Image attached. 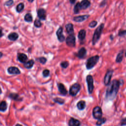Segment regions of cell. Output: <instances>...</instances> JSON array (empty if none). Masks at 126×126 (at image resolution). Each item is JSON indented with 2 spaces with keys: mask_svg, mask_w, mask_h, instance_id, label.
<instances>
[{
  "mask_svg": "<svg viewBox=\"0 0 126 126\" xmlns=\"http://www.w3.org/2000/svg\"><path fill=\"white\" fill-rule=\"evenodd\" d=\"M86 81L88 85V90L89 94H91L94 90V80L92 75H88L86 77Z\"/></svg>",
  "mask_w": 126,
  "mask_h": 126,
  "instance_id": "cell-5",
  "label": "cell"
},
{
  "mask_svg": "<svg viewBox=\"0 0 126 126\" xmlns=\"http://www.w3.org/2000/svg\"><path fill=\"white\" fill-rule=\"evenodd\" d=\"M41 25H42V23L39 19H36L35 20L34 22V26L36 28H40L41 27Z\"/></svg>",
  "mask_w": 126,
  "mask_h": 126,
  "instance_id": "cell-31",
  "label": "cell"
},
{
  "mask_svg": "<svg viewBox=\"0 0 126 126\" xmlns=\"http://www.w3.org/2000/svg\"><path fill=\"white\" fill-rule=\"evenodd\" d=\"M7 70L8 73L10 74H20L21 73L19 68L15 66H10L7 68Z\"/></svg>",
  "mask_w": 126,
  "mask_h": 126,
  "instance_id": "cell-12",
  "label": "cell"
},
{
  "mask_svg": "<svg viewBox=\"0 0 126 126\" xmlns=\"http://www.w3.org/2000/svg\"><path fill=\"white\" fill-rule=\"evenodd\" d=\"M86 32L85 30L82 29L80 30L78 34V38L80 41H82L85 39L86 36Z\"/></svg>",
  "mask_w": 126,
  "mask_h": 126,
  "instance_id": "cell-22",
  "label": "cell"
},
{
  "mask_svg": "<svg viewBox=\"0 0 126 126\" xmlns=\"http://www.w3.org/2000/svg\"><path fill=\"white\" fill-rule=\"evenodd\" d=\"M2 35H3V33H2V29H1V36H0V37H1L2 36Z\"/></svg>",
  "mask_w": 126,
  "mask_h": 126,
  "instance_id": "cell-42",
  "label": "cell"
},
{
  "mask_svg": "<svg viewBox=\"0 0 126 126\" xmlns=\"http://www.w3.org/2000/svg\"><path fill=\"white\" fill-rule=\"evenodd\" d=\"M2 55H3V54H2V52H0V58L2 57Z\"/></svg>",
  "mask_w": 126,
  "mask_h": 126,
  "instance_id": "cell-45",
  "label": "cell"
},
{
  "mask_svg": "<svg viewBox=\"0 0 126 126\" xmlns=\"http://www.w3.org/2000/svg\"><path fill=\"white\" fill-rule=\"evenodd\" d=\"M65 29L67 32L70 34H73L74 33V29L73 25L72 23H68L65 25Z\"/></svg>",
  "mask_w": 126,
  "mask_h": 126,
  "instance_id": "cell-18",
  "label": "cell"
},
{
  "mask_svg": "<svg viewBox=\"0 0 126 126\" xmlns=\"http://www.w3.org/2000/svg\"><path fill=\"white\" fill-rule=\"evenodd\" d=\"M80 122L78 120L73 118H71L68 121L69 126H80Z\"/></svg>",
  "mask_w": 126,
  "mask_h": 126,
  "instance_id": "cell-16",
  "label": "cell"
},
{
  "mask_svg": "<svg viewBox=\"0 0 126 126\" xmlns=\"http://www.w3.org/2000/svg\"><path fill=\"white\" fill-rule=\"evenodd\" d=\"M34 0H28V1H29L30 2H32Z\"/></svg>",
  "mask_w": 126,
  "mask_h": 126,
  "instance_id": "cell-44",
  "label": "cell"
},
{
  "mask_svg": "<svg viewBox=\"0 0 126 126\" xmlns=\"http://www.w3.org/2000/svg\"><path fill=\"white\" fill-rule=\"evenodd\" d=\"M14 3V1L13 0H8L7 1H6L5 3H4V5L7 6H9L12 5Z\"/></svg>",
  "mask_w": 126,
  "mask_h": 126,
  "instance_id": "cell-37",
  "label": "cell"
},
{
  "mask_svg": "<svg viewBox=\"0 0 126 126\" xmlns=\"http://www.w3.org/2000/svg\"><path fill=\"white\" fill-rule=\"evenodd\" d=\"M61 66L63 68H66L69 65V63L67 61H64V62H62L61 64H60Z\"/></svg>",
  "mask_w": 126,
  "mask_h": 126,
  "instance_id": "cell-32",
  "label": "cell"
},
{
  "mask_svg": "<svg viewBox=\"0 0 126 126\" xmlns=\"http://www.w3.org/2000/svg\"><path fill=\"white\" fill-rule=\"evenodd\" d=\"M63 29L62 27H60L56 32V35L57 36L58 39L59 41H60L61 42L64 41L65 40V36L63 34Z\"/></svg>",
  "mask_w": 126,
  "mask_h": 126,
  "instance_id": "cell-9",
  "label": "cell"
},
{
  "mask_svg": "<svg viewBox=\"0 0 126 126\" xmlns=\"http://www.w3.org/2000/svg\"><path fill=\"white\" fill-rule=\"evenodd\" d=\"M75 1H76V0H69L70 3L71 4H72L75 3Z\"/></svg>",
  "mask_w": 126,
  "mask_h": 126,
  "instance_id": "cell-40",
  "label": "cell"
},
{
  "mask_svg": "<svg viewBox=\"0 0 126 126\" xmlns=\"http://www.w3.org/2000/svg\"><path fill=\"white\" fill-rule=\"evenodd\" d=\"M82 9H86L88 8L91 5V2L89 0H82L80 2Z\"/></svg>",
  "mask_w": 126,
  "mask_h": 126,
  "instance_id": "cell-19",
  "label": "cell"
},
{
  "mask_svg": "<svg viewBox=\"0 0 126 126\" xmlns=\"http://www.w3.org/2000/svg\"><path fill=\"white\" fill-rule=\"evenodd\" d=\"M110 38L111 39V40H112L113 39V35L112 34H111L110 36Z\"/></svg>",
  "mask_w": 126,
  "mask_h": 126,
  "instance_id": "cell-41",
  "label": "cell"
},
{
  "mask_svg": "<svg viewBox=\"0 0 126 126\" xmlns=\"http://www.w3.org/2000/svg\"><path fill=\"white\" fill-rule=\"evenodd\" d=\"M24 4L22 2H21L20 3H19L17 6H16V11L18 12V13H20L21 12V11H23V10L24 9Z\"/></svg>",
  "mask_w": 126,
  "mask_h": 126,
  "instance_id": "cell-27",
  "label": "cell"
},
{
  "mask_svg": "<svg viewBox=\"0 0 126 126\" xmlns=\"http://www.w3.org/2000/svg\"><path fill=\"white\" fill-rule=\"evenodd\" d=\"M125 57H126V52H125Z\"/></svg>",
  "mask_w": 126,
  "mask_h": 126,
  "instance_id": "cell-46",
  "label": "cell"
},
{
  "mask_svg": "<svg viewBox=\"0 0 126 126\" xmlns=\"http://www.w3.org/2000/svg\"><path fill=\"white\" fill-rule=\"evenodd\" d=\"M120 85V81L114 79L108 85L106 91V99L112 100L115 98L118 92Z\"/></svg>",
  "mask_w": 126,
  "mask_h": 126,
  "instance_id": "cell-1",
  "label": "cell"
},
{
  "mask_svg": "<svg viewBox=\"0 0 126 126\" xmlns=\"http://www.w3.org/2000/svg\"><path fill=\"white\" fill-rule=\"evenodd\" d=\"M106 0H103L100 4V6L101 7V6H103L104 5H105V4H106Z\"/></svg>",
  "mask_w": 126,
  "mask_h": 126,
  "instance_id": "cell-39",
  "label": "cell"
},
{
  "mask_svg": "<svg viewBox=\"0 0 126 126\" xmlns=\"http://www.w3.org/2000/svg\"><path fill=\"white\" fill-rule=\"evenodd\" d=\"M9 97L11 99H13L15 100H20V96L17 94L15 93H11L10 94Z\"/></svg>",
  "mask_w": 126,
  "mask_h": 126,
  "instance_id": "cell-28",
  "label": "cell"
},
{
  "mask_svg": "<svg viewBox=\"0 0 126 126\" xmlns=\"http://www.w3.org/2000/svg\"><path fill=\"white\" fill-rule=\"evenodd\" d=\"M104 27V24L103 23H101L95 30L92 39V44L93 45H94L97 41L100 39L101 36L102 32L103 31V28Z\"/></svg>",
  "mask_w": 126,
  "mask_h": 126,
  "instance_id": "cell-2",
  "label": "cell"
},
{
  "mask_svg": "<svg viewBox=\"0 0 126 126\" xmlns=\"http://www.w3.org/2000/svg\"><path fill=\"white\" fill-rule=\"evenodd\" d=\"M39 62L42 63V64H45L46 62H47V59L44 57H39L38 59Z\"/></svg>",
  "mask_w": 126,
  "mask_h": 126,
  "instance_id": "cell-34",
  "label": "cell"
},
{
  "mask_svg": "<svg viewBox=\"0 0 126 126\" xmlns=\"http://www.w3.org/2000/svg\"><path fill=\"white\" fill-rule=\"evenodd\" d=\"M77 108L80 110H83L86 107V102L84 100H80L77 103Z\"/></svg>",
  "mask_w": 126,
  "mask_h": 126,
  "instance_id": "cell-23",
  "label": "cell"
},
{
  "mask_svg": "<svg viewBox=\"0 0 126 126\" xmlns=\"http://www.w3.org/2000/svg\"><path fill=\"white\" fill-rule=\"evenodd\" d=\"M90 16L89 15H79L77 16H75L73 18V20L75 22H82L85 20H86L87 19L89 18Z\"/></svg>",
  "mask_w": 126,
  "mask_h": 126,
  "instance_id": "cell-13",
  "label": "cell"
},
{
  "mask_svg": "<svg viewBox=\"0 0 126 126\" xmlns=\"http://www.w3.org/2000/svg\"><path fill=\"white\" fill-rule=\"evenodd\" d=\"M49 74H50V71L49 69H45L43 70V71H42V75L44 77H48L49 75Z\"/></svg>",
  "mask_w": 126,
  "mask_h": 126,
  "instance_id": "cell-33",
  "label": "cell"
},
{
  "mask_svg": "<svg viewBox=\"0 0 126 126\" xmlns=\"http://www.w3.org/2000/svg\"><path fill=\"white\" fill-rule=\"evenodd\" d=\"M81 9H82V8H81L80 2L76 3L73 8V11L74 14H78L80 12Z\"/></svg>",
  "mask_w": 126,
  "mask_h": 126,
  "instance_id": "cell-24",
  "label": "cell"
},
{
  "mask_svg": "<svg viewBox=\"0 0 126 126\" xmlns=\"http://www.w3.org/2000/svg\"><path fill=\"white\" fill-rule=\"evenodd\" d=\"M113 73V70L112 69H108L104 77V83L105 85L108 86L111 82V79Z\"/></svg>",
  "mask_w": 126,
  "mask_h": 126,
  "instance_id": "cell-8",
  "label": "cell"
},
{
  "mask_svg": "<svg viewBox=\"0 0 126 126\" xmlns=\"http://www.w3.org/2000/svg\"><path fill=\"white\" fill-rule=\"evenodd\" d=\"M17 59L20 63H24L27 62L28 58L26 54L22 53H19L17 54Z\"/></svg>",
  "mask_w": 126,
  "mask_h": 126,
  "instance_id": "cell-11",
  "label": "cell"
},
{
  "mask_svg": "<svg viewBox=\"0 0 126 126\" xmlns=\"http://www.w3.org/2000/svg\"><path fill=\"white\" fill-rule=\"evenodd\" d=\"M93 116L94 119L97 120L102 118V111L101 107L98 106L94 107L93 110Z\"/></svg>",
  "mask_w": 126,
  "mask_h": 126,
  "instance_id": "cell-6",
  "label": "cell"
},
{
  "mask_svg": "<svg viewBox=\"0 0 126 126\" xmlns=\"http://www.w3.org/2000/svg\"><path fill=\"white\" fill-rule=\"evenodd\" d=\"M81 89V86L78 83H75L73 84L70 88L69 90V94L71 96H75L79 92Z\"/></svg>",
  "mask_w": 126,
  "mask_h": 126,
  "instance_id": "cell-4",
  "label": "cell"
},
{
  "mask_svg": "<svg viewBox=\"0 0 126 126\" xmlns=\"http://www.w3.org/2000/svg\"><path fill=\"white\" fill-rule=\"evenodd\" d=\"M106 121V119L105 118H101L98 119L96 123V125L97 126H100L103 124L105 123Z\"/></svg>",
  "mask_w": 126,
  "mask_h": 126,
  "instance_id": "cell-29",
  "label": "cell"
},
{
  "mask_svg": "<svg viewBox=\"0 0 126 126\" xmlns=\"http://www.w3.org/2000/svg\"><path fill=\"white\" fill-rule=\"evenodd\" d=\"M24 20L27 22H31L32 21V16L31 13H28L24 16Z\"/></svg>",
  "mask_w": 126,
  "mask_h": 126,
  "instance_id": "cell-26",
  "label": "cell"
},
{
  "mask_svg": "<svg viewBox=\"0 0 126 126\" xmlns=\"http://www.w3.org/2000/svg\"><path fill=\"white\" fill-rule=\"evenodd\" d=\"M121 123H120V125L121 126H126V117L125 118H123L121 120Z\"/></svg>",
  "mask_w": 126,
  "mask_h": 126,
  "instance_id": "cell-38",
  "label": "cell"
},
{
  "mask_svg": "<svg viewBox=\"0 0 126 126\" xmlns=\"http://www.w3.org/2000/svg\"><path fill=\"white\" fill-rule=\"evenodd\" d=\"M37 16L39 19L42 20H45L46 19V13L44 9L41 8L37 11Z\"/></svg>",
  "mask_w": 126,
  "mask_h": 126,
  "instance_id": "cell-10",
  "label": "cell"
},
{
  "mask_svg": "<svg viewBox=\"0 0 126 126\" xmlns=\"http://www.w3.org/2000/svg\"><path fill=\"white\" fill-rule=\"evenodd\" d=\"M53 100L55 102L59 103L60 104H63L64 102V100L61 98H59V97H56L54 98Z\"/></svg>",
  "mask_w": 126,
  "mask_h": 126,
  "instance_id": "cell-30",
  "label": "cell"
},
{
  "mask_svg": "<svg viewBox=\"0 0 126 126\" xmlns=\"http://www.w3.org/2000/svg\"><path fill=\"white\" fill-rule=\"evenodd\" d=\"M87 54V50L85 47H81L78 51L76 56L79 59H82L85 57Z\"/></svg>",
  "mask_w": 126,
  "mask_h": 126,
  "instance_id": "cell-14",
  "label": "cell"
},
{
  "mask_svg": "<svg viewBox=\"0 0 126 126\" xmlns=\"http://www.w3.org/2000/svg\"><path fill=\"white\" fill-rule=\"evenodd\" d=\"M7 105L5 101H2L0 104V110L1 112H4L7 109Z\"/></svg>",
  "mask_w": 126,
  "mask_h": 126,
  "instance_id": "cell-25",
  "label": "cell"
},
{
  "mask_svg": "<svg viewBox=\"0 0 126 126\" xmlns=\"http://www.w3.org/2000/svg\"><path fill=\"white\" fill-rule=\"evenodd\" d=\"M34 63V60L32 59V60H29L28 61H27V62L24 63V66L27 69H30L33 67Z\"/></svg>",
  "mask_w": 126,
  "mask_h": 126,
  "instance_id": "cell-21",
  "label": "cell"
},
{
  "mask_svg": "<svg viewBox=\"0 0 126 126\" xmlns=\"http://www.w3.org/2000/svg\"><path fill=\"white\" fill-rule=\"evenodd\" d=\"M99 60V56L98 55H95L89 58L86 62V67L87 69H91L93 68L96 64L98 63Z\"/></svg>",
  "mask_w": 126,
  "mask_h": 126,
  "instance_id": "cell-3",
  "label": "cell"
},
{
  "mask_svg": "<svg viewBox=\"0 0 126 126\" xmlns=\"http://www.w3.org/2000/svg\"><path fill=\"white\" fill-rule=\"evenodd\" d=\"M118 36H123L126 35V30H119L118 32Z\"/></svg>",
  "mask_w": 126,
  "mask_h": 126,
  "instance_id": "cell-36",
  "label": "cell"
},
{
  "mask_svg": "<svg viewBox=\"0 0 126 126\" xmlns=\"http://www.w3.org/2000/svg\"><path fill=\"white\" fill-rule=\"evenodd\" d=\"M15 126H22L21 125H20V124H16V125H15Z\"/></svg>",
  "mask_w": 126,
  "mask_h": 126,
  "instance_id": "cell-43",
  "label": "cell"
},
{
  "mask_svg": "<svg viewBox=\"0 0 126 126\" xmlns=\"http://www.w3.org/2000/svg\"><path fill=\"white\" fill-rule=\"evenodd\" d=\"M76 38L74 34L69 35L66 39V45L70 47H74L76 44Z\"/></svg>",
  "mask_w": 126,
  "mask_h": 126,
  "instance_id": "cell-7",
  "label": "cell"
},
{
  "mask_svg": "<svg viewBox=\"0 0 126 126\" xmlns=\"http://www.w3.org/2000/svg\"><path fill=\"white\" fill-rule=\"evenodd\" d=\"M58 88L59 91L61 94L63 95H65L67 93V91L64 85L62 83H58Z\"/></svg>",
  "mask_w": 126,
  "mask_h": 126,
  "instance_id": "cell-15",
  "label": "cell"
},
{
  "mask_svg": "<svg viewBox=\"0 0 126 126\" xmlns=\"http://www.w3.org/2000/svg\"><path fill=\"white\" fill-rule=\"evenodd\" d=\"M18 37H19L18 34L15 32H12L10 33L7 36L8 39L12 41H16V40H17Z\"/></svg>",
  "mask_w": 126,
  "mask_h": 126,
  "instance_id": "cell-17",
  "label": "cell"
},
{
  "mask_svg": "<svg viewBox=\"0 0 126 126\" xmlns=\"http://www.w3.org/2000/svg\"><path fill=\"white\" fill-rule=\"evenodd\" d=\"M124 50H122L120 51L117 54L116 58V62L117 63H120L122 62L123 59V56H124Z\"/></svg>",
  "mask_w": 126,
  "mask_h": 126,
  "instance_id": "cell-20",
  "label": "cell"
},
{
  "mask_svg": "<svg viewBox=\"0 0 126 126\" xmlns=\"http://www.w3.org/2000/svg\"><path fill=\"white\" fill-rule=\"evenodd\" d=\"M97 24V22L96 21H92L91 23H90L89 25V27L91 28H93L94 27H95Z\"/></svg>",
  "mask_w": 126,
  "mask_h": 126,
  "instance_id": "cell-35",
  "label": "cell"
}]
</instances>
